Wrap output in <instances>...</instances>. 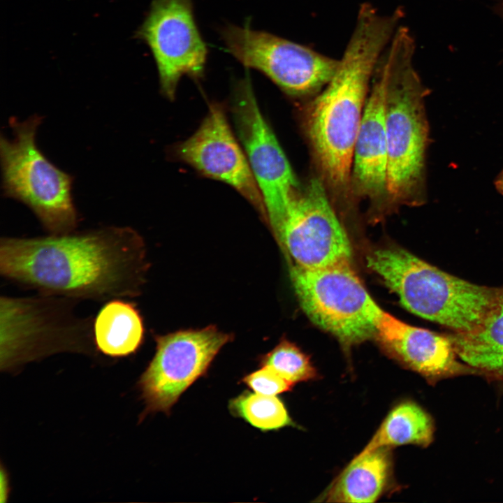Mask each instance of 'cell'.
Segmentation results:
<instances>
[{
  "instance_id": "cell-1",
  "label": "cell",
  "mask_w": 503,
  "mask_h": 503,
  "mask_svg": "<svg viewBox=\"0 0 503 503\" xmlns=\"http://www.w3.org/2000/svg\"><path fill=\"white\" fill-rule=\"evenodd\" d=\"M147 270L143 239L129 226L0 240L1 275L40 293L75 300L133 298Z\"/></svg>"
},
{
  "instance_id": "cell-2",
  "label": "cell",
  "mask_w": 503,
  "mask_h": 503,
  "mask_svg": "<svg viewBox=\"0 0 503 503\" xmlns=\"http://www.w3.org/2000/svg\"><path fill=\"white\" fill-rule=\"evenodd\" d=\"M400 20L396 12L381 14L363 3L333 76L307 111L306 131L323 181L337 196L351 191L353 150L374 71Z\"/></svg>"
},
{
  "instance_id": "cell-3",
  "label": "cell",
  "mask_w": 503,
  "mask_h": 503,
  "mask_svg": "<svg viewBox=\"0 0 503 503\" xmlns=\"http://www.w3.org/2000/svg\"><path fill=\"white\" fill-rule=\"evenodd\" d=\"M414 52L412 35L400 25L378 61L386 76L388 201L395 204L419 205L426 197L425 100L430 90L414 66Z\"/></svg>"
},
{
  "instance_id": "cell-4",
  "label": "cell",
  "mask_w": 503,
  "mask_h": 503,
  "mask_svg": "<svg viewBox=\"0 0 503 503\" xmlns=\"http://www.w3.org/2000/svg\"><path fill=\"white\" fill-rule=\"evenodd\" d=\"M367 259L407 309L455 333L479 326L498 290L451 275L399 247L376 249Z\"/></svg>"
},
{
  "instance_id": "cell-5",
  "label": "cell",
  "mask_w": 503,
  "mask_h": 503,
  "mask_svg": "<svg viewBox=\"0 0 503 503\" xmlns=\"http://www.w3.org/2000/svg\"><path fill=\"white\" fill-rule=\"evenodd\" d=\"M43 117L34 114L24 121L11 117L13 138L0 136L3 196L21 202L49 233L76 229L78 214L72 196L73 177L50 161L38 147L36 132Z\"/></svg>"
},
{
  "instance_id": "cell-6",
  "label": "cell",
  "mask_w": 503,
  "mask_h": 503,
  "mask_svg": "<svg viewBox=\"0 0 503 503\" xmlns=\"http://www.w3.org/2000/svg\"><path fill=\"white\" fill-rule=\"evenodd\" d=\"M291 277L302 308L315 324L346 344L376 335L383 309L350 262L318 268L293 265Z\"/></svg>"
},
{
  "instance_id": "cell-7",
  "label": "cell",
  "mask_w": 503,
  "mask_h": 503,
  "mask_svg": "<svg viewBox=\"0 0 503 503\" xmlns=\"http://www.w3.org/2000/svg\"><path fill=\"white\" fill-rule=\"evenodd\" d=\"M226 50L247 68L267 76L295 96L321 92L333 76L339 59L248 25L227 24L220 30Z\"/></svg>"
},
{
  "instance_id": "cell-8",
  "label": "cell",
  "mask_w": 503,
  "mask_h": 503,
  "mask_svg": "<svg viewBox=\"0 0 503 503\" xmlns=\"http://www.w3.org/2000/svg\"><path fill=\"white\" fill-rule=\"evenodd\" d=\"M68 298L38 293L36 296L0 298L1 358L31 353L37 348L70 347L94 340L91 317L78 315Z\"/></svg>"
},
{
  "instance_id": "cell-9",
  "label": "cell",
  "mask_w": 503,
  "mask_h": 503,
  "mask_svg": "<svg viewBox=\"0 0 503 503\" xmlns=\"http://www.w3.org/2000/svg\"><path fill=\"white\" fill-rule=\"evenodd\" d=\"M270 225L294 265L318 268L350 262L349 240L321 179L310 180Z\"/></svg>"
},
{
  "instance_id": "cell-10",
  "label": "cell",
  "mask_w": 503,
  "mask_h": 503,
  "mask_svg": "<svg viewBox=\"0 0 503 503\" xmlns=\"http://www.w3.org/2000/svg\"><path fill=\"white\" fill-rule=\"evenodd\" d=\"M231 338L212 326L155 336V354L138 382L145 404L143 416L169 414L181 395L207 373Z\"/></svg>"
},
{
  "instance_id": "cell-11",
  "label": "cell",
  "mask_w": 503,
  "mask_h": 503,
  "mask_svg": "<svg viewBox=\"0 0 503 503\" xmlns=\"http://www.w3.org/2000/svg\"><path fill=\"white\" fill-rule=\"evenodd\" d=\"M233 114L240 143L261 194L270 224L301 189L289 161L258 105L248 77L235 89Z\"/></svg>"
},
{
  "instance_id": "cell-12",
  "label": "cell",
  "mask_w": 503,
  "mask_h": 503,
  "mask_svg": "<svg viewBox=\"0 0 503 503\" xmlns=\"http://www.w3.org/2000/svg\"><path fill=\"white\" fill-rule=\"evenodd\" d=\"M154 58L162 93L173 99L183 75L204 73L207 45L197 27L192 0H153L138 31Z\"/></svg>"
},
{
  "instance_id": "cell-13",
  "label": "cell",
  "mask_w": 503,
  "mask_h": 503,
  "mask_svg": "<svg viewBox=\"0 0 503 503\" xmlns=\"http://www.w3.org/2000/svg\"><path fill=\"white\" fill-rule=\"evenodd\" d=\"M176 153L202 175L231 186L266 218L263 198L245 150L221 105H210L199 128L177 146Z\"/></svg>"
},
{
  "instance_id": "cell-14",
  "label": "cell",
  "mask_w": 503,
  "mask_h": 503,
  "mask_svg": "<svg viewBox=\"0 0 503 503\" xmlns=\"http://www.w3.org/2000/svg\"><path fill=\"white\" fill-rule=\"evenodd\" d=\"M375 337L393 357L430 383L460 374H479L460 360L449 335L411 326L384 310Z\"/></svg>"
},
{
  "instance_id": "cell-15",
  "label": "cell",
  "mask_w": 503,
  "mask_h": 503,
  "mask_svg": "<svg viewBox=\"0 0 503 503\" xmlns=\"http://www.w3.org/2000/svg\"><path fill=\"white\" fill-rule=\"evenodd\" d=\"M385 96L386 76L377 61L355 143L351 182V191L373 202L388 201Z\"/></svg>"
},
{
  "instance_id": "cell-16",
  "label": "cell",
  "mask_w": 503,
  "mask_h": 503,
  "mask_svg": "<svg viewBox=\"0 0 503 503\" xmlns=\"http://www.w3.org/2000/svg\"><path fill=\"white\" fill-rule=\"evenodd\" d=\"M461 361L479 374L503 382V286L474 329L449 335Z\"/></svg>"
},
{
  "instance_id": "cell-17",
  "label": "cell",
  "mask_w": 503,
  "mask_h": 503,
  "mask_svg": "<svg viewBox=\"0 0 503 503\" xmlns=\"http://www.w3.org/2000/svg\"><path fill=\"white\" fill-rule=\"evenodd\" d=\"M389 447L357 455L321 497L330 502H374L388 482L391 459Z\"/></svg>"
},
{
  "instance_id": "cell-18",
  "label": "cell",
  "mask_w": 503,
  "mask_h": 503,
  "mask_svg": "<svg viewBox=\"0 0 503 503\" xmlns=\"http://www.w3.org/2000/svg\"><path fill=\"white\" fill-rule=\"evenodd\" d=\"M93 333L100 352L113 358L128 356L136 353L143 342V319L134 302L111 299L94 319Z\"/></svg>"
},
{
  "instance_id": "cell-19",
  "label": "cell",
  "mask_w": 503,
  "mask_h": 503,
  "mask_svg": "<svg viewBox=\"0 0 503 503\" xmlns=\"http://www.w3.org/2000/svg\"><path fill=\"white\" fill-rule=\"evenodd\" d=\"M434 424L430 415L413 402H404L387 415L374 435L358 455L381 447L402 444L428 446L433 439Z\"/></svg>"
},
{
  "instance_id": "cell-20",
  "label": "cell",
  "mask_w": 503,
  "mask_h": 503,
  "mask_svg": "<svg viewBox=\"0 0 503 503\" xmlns=\"http://www.w3.org/2000/svg\"><path fill=\"white\" fill-rule=\"evenodd\" d=\"M231 414L265 432L293 425L284 402L275 395L245 391L228 403Z\"/></svg>"
},
{
  "instance_id": "cell-21",
  "label": "cell",
  "mask_w": 503,
  "mask_h": 503,
  "mask_svg": "<svg viewBox=\"0 0 503 503\" xmlns=\"http://www.w3.org/2000/svg\"><path fill=\"white\" fill-rule=\"evenodd\" d=\"M260 365L271 368L293 384L310 380L317 376L307 356L286 340H283L262 356Z\"/></svg>"
},
{
  "instance_id": "cell-22",
  "label": "cell",
  "mask_w": 503,
  "mask_h": 503,
  "mask_svg": "<svg viewBox=\"0 0 503 503\" xmlns=\"http://www.w3.org/2000/svg\"><path fill=\"white\" fill-rule=\"evenodd\" d=\"M241 382L255 393L265 395H276L289 391L294 385L265 366L245 375Z\"/></svg>"
},
{
  "instance_id": "cell-23",
  "label": "cell",
  "mask_w": 503,
  "mask_h": 503,
  "mask_svg": "<svg viewBox=\"0 0 503 503\" xmlns=\"http://www.w3.org/2000/svg\"><path fill=\"white\" fill-rule=\"evenodd\" d=\"M8 480L7 476L4 474L3 470H1V502L6 500L8 496Z\"/></svg>"
},
{
  "instance_id": "cell-24",
  "label": "cell",
  "mask_w": 503,
  "mask_h": 503,
  "mask_svg": "<svg viewBox=\"0 0 503 503\" xmlns=\"http://www.w3.org/2000/svg\"><path fill=\"white\" fill-rule=\"evenodd\" d=\"M494 184L497 191L503 195V169L496 177Z\"/></svg>"
},
{
  "instance_id": "cell-25",
  "label": "cell",
  "mask_w": 503,
  "mask_h": 503,
  "mask_svg": "<svg viewBox=\"0 0 503 503\" xmlns=\"http://www.w3.org/2000/svg\"><path fill=\"white\" fill-rule=\"evenodd\" d=\"M494 11L503 19V0H499L494 7Z\"/></svg>"
}]
</instances>
